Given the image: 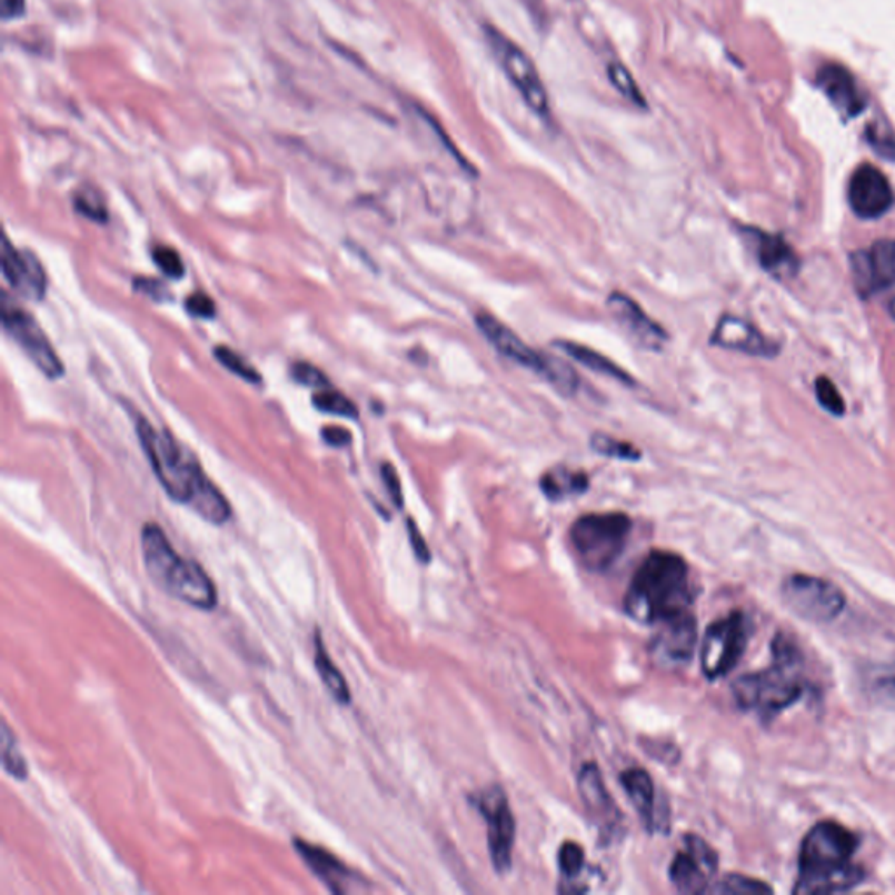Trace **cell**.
<instances>
[{"mask_svg": "<svg viewBox=\"0 0 895 895\" xmlns=\"http://www.w3.org/2000/svg\"><path fill=\"white\" fill-rule=\"evenodd\" d=\"M556 347L561 348L567 356L573 357L579 365L598 372V375L621 381V384H634V378H632L625 369L619 368L614 360L607 359L606 356H601L600 352L593 350V348L585 347V345L580 344H573V341H558Z\"/></svg>", "mask_w": 895, "mask_h": 895, "instance_id": "484cf974", "label": "cell"}, {"mask_svg": "<svg viewBox=\"0 0 895 895\" xmlns=\"http://www.w3.org/2000/svg\"><path fill=\"white\" fill-rule=\"evenodd\" d=\"M689 568L677 553L655 549L644 558L625 595V613L644 625H658L692 606Z\"/></svg>", "mask_w": 895, "mask_h": 895, "instance_id": "7a4b0ae2", "label": "cell"}, {"mask_svg": "<svg viewBox=\"0 0 895 895\" xmlns=\"http://www.w3.org/2000/svg\"><path fill=\"white\" fill-rule=\"evenodd\" d=\"M2 274L9 286L23 298L41 301L46 295V274L41 262L30 252H20L4 238L2 246Z\"/></svg>", "mask_w": 895, "mask_h": 895, "instance_id": "ffe728a7", "label": "cell"}, {"mask_svg": "<svg viewBox=\"0 0 895 895\" xmlns=\"http://www.w3.org/2000/svg\"><path fill=\"white\" fill-rule=\"evenodd\" d=\"M708 892L723 895H760L772 894L773 888L769 887L768 883L760 882V879L748 878V876L744 875H728L724 876Z\"/></svg>", "mask_w": 895, "mask_h": 895, "instance_id": "f1b7e54d", "label": "cell"}, {"mask_svg": "<svg viewBox=\"0 0 895 895\" xmlns=\"http://www.w3.org/2000/svg\"><path fill=\"white\" fill-rule=\"evenodd\" d=\"M314 406L322 414L340 415V417L347 418L359 417L357 406L338 390L322 389L320 392L314 394Z\"/></svg>", "mask_w": 895, "mask_h": 895, "instance_id": "4dcf8cb0", "label": "cell"}, {"mask_svg": "<svg viewBox=\"0 0 895 895\" xmlns=\"http://www.w3.org/2000/svg\"><path fill=\"white\" fill-rule=\"evenodd\" d=\"M381 478H384L385 488H387V491H389L390 499H392V503L396 504V507L401 509L402 504H405V499H402L401 481H399V476H397L394 466H390V464H384V467H381Z\"/></svg>", "mask_w": 895, "mask_h": 895, "instance_id": "ab89813d", "label": "cell"}, {"mask_svg": "<svg viewBox=\"0 0 895 895\" xmlns=\"http://www.w3.org/2000/svg\"><path fill=\"white\" fill-rule=\"evenodd\" d=\"M558 866H560L561 875L574 878L585 866V852L577 843L565 842L558 852Z\"/></svg>", "mask_w": 895, "mask_h": 895, "instance_id": "8d00e7d4", "label": "cell"}, {"mask_svg": "<svg viewBox=\"0 0 895 895\" xmlns=\"http://www.w3.org/2000/svg\"><path fill=\"white\" fill-rule=\"evenodd\" d=\"M320 436H322L324 441L328 442L329 446H336V448L350 445V441H352V434H350V430L338 426L326 427V429H322V434H320Z\"/></svg>", "mask_w": 895, "mask_h": 895, "instance_id": "b9f144b4", "label": "cell"}, {"mask_svg": "<svg viewBox=\"0 0 895 895\" xmlns=\"http://www.w3.org/2000/svg\"><path fill=\"white\" fill-rule=\"evenodd\" d=\"M27 13V0H2V18L14 20Z\"/></svg>", "mask_w": 895, "mask_h": 895, "instance_id": "ee69618b", "label": "cell"}, {"mask_svg": "<svg viewBox=\"0 0 895 895\" xmlns=\"http://www.w3.org/2000/svg\"><path fill=\"white\" fill-rule=\"evenodd\" d=\"M74 207L91 221L106 222L109 216L106 203L93 189H79L74 195Z\"/></svg>", "mask_w": 895, "mask_h": 895, "instance_id": "836d02e7", "label": "cell"}, {"mask_svg": "<svg viewBox=\"0 0 895 895\" xmlns=\"http://www.w3.org/2000/svg\"><path fill=\"white\" fill-rule=\"evenodd\" d=\"M292 378L298 384L307 385V387H319V389H329V378L320 371L316 366L308 365V362H296L292 366Z\"/></svg>", "mask_w": 895, "mask_h": 895, "instance_id": "74e56055", "label": "cell"}, {"mask_svg": "<svg viewBox=\"0 0 895 895\" xmlns=\"http://www.w3.org/2000/svg\"><path fill=\"white\" fill-rule=\"evenodd\" d=\"M894 191L887 177L873 165H861L848 185V201L861 219H878L894 205Z\"/></svg>", "mask_w": 895, "mask_h": 895, "instance_id": "e0dca14e", "label": "cell"}, {"mask_svg": "<svg viewBox=\"0 0 895 895\" xmlns=\"http://www.w3.org/2000/svg\"><path fill=\"white\" fill-rule=\"evenodd\" d=\"M607 308L613 314L614 319L618 320L619 326L637 341L638 345L659 350L667 341V332L656 320L650 319L640 305L635 304L630 296L623 292H613L607 298Z\"/></svg>", "mask_w": 895, "mask_h": 895, "instance_id": "d6986e66", "label": "cell"}, {"mask_svg": "<svg viewBox=\"0 0 895 895\" xmlns=\"http://www.w3.org/2000/svg\"><path fill=\"white\" fill-rule=\"evenodd\" d=\"M748 643V621L742 613H732L708 626L702 643V670L708 680L723 679L740 663Z\"/></svg>", "mask_w": 895, "mask_h": 895, "instance_id": "30bf717a", "label": "cell"}, {"mask_svg": "<svg viewBox=\"0 0 895 895\" xmlns=\"http://www.w3.org/2000/svg\"><path fill=\"white\" fill-rule=\"evenodd\" d=\"M607 78H609L614 90L618 91L623 99L630 100L635 106L646 107L643 91H640L637 82H635L630 70L626 69L621 62H613L607 67Z\"/></svg>", "mask_w": 895, "mask_h": 895, "instance_id": "f546056e", "label": "cell"}, {"mask_svg": "<svg viewBox=\"0 0 895 895\" xmlns=\"http://www.w3.org/2000/svg\"><path fill=\"white\" fill-rule=\"evenodd\" d=\"M619 780H621L626 796L640 815L644 826L647 829H655V784H653L649 773L643 768L626 769Z\"/></svg>", "mask_w": 895, "mask_h": 895, "instance_id": "cb8c5ba5", "label": "cell"}, {"mask_svg": "<svg viewBox=\"0 0 895 895\" xmlns=\"http://www.w3.org/2000/svg\"><path fill=\"white\" fill-rule=\"evenodd\" d=\"M756 247L757 261L768 274L775 277H790L799 268L796 252L780 235H769L760 229H747Z\"/></svg>", "mask_w": 895, "mask_h": 895, "instance_id": "603a6c76", "label": "cell"}, {"mask_svg": "<svg viewBox=\"0 0 895 895\" xmlns=\"http://www.w3.org/2000/svg\"><path fill=\"white\" fill-rule=\"evenodd\" d=\"M883 686H887L888 689H891L892 693H895V670L892 672L891 675H888V679H885V683H883Z\"/></svg>", "mask_w": 895, "mask_h": 895, "instance_id": "f6af8a7d", "label": "cell"}, {"mask_svg": "<svg viewBox=\"0 0 895 895\" xmlns=\"http://www.w3.org/2000/svg\"><path fill=\"white\" fill-rule=\"evenodd\" d=\"M2 326L33 365L38 366L39 371L44 372L51 380L63 377L66 371L63 362L54 352L38 320L33 319L29 311L13 304V299H9L8 295L2 299Z\"/></svg>", "mask_w": 895, "mask_h": 895, "instance_id": "8fae6325", "label": "cell"}, {"mask_svg": "<svg viewBox=\"0 0 895 895\" xmlns=\"http://www.w3.org/2000/svg\"><path fill=\"white\" fill-rule=\"evenodd\" d=\"M2 768L9 777L23 782L29 777V765L18 745L17 736L11 733L8 724L2 726Z\"/></svg>", "mask_w": 895, "mask_h": 895, "instance_id": "83f0119b", "label": "cell"}, {"mask_svg": "<svg viewBox=\"0 0 895 895\" xmlns=\"http://www.w3.org/2000/svg\"><path fill=\"white\" fill-rule=\"evenodd\" d=\"M478 808L488 826V852H490L494 869L504 875L513 866V848H515L516 822L506 793L490 787L478 797Z\"/></svg>", "mask_w": 895, "mask_h": 895, "instance_id": "7c38bea8", "label": "cell"}, {"mask_svg": "<svg viewBox=\"0 0 895 895\" xmlns=\"http://www.w3.org/2000/svg\"><path fill=\"white\" fill-rule=\"evenodd\" d=\"M782 597L790 610L812 623H831L846 606L842 588L817 576L793 574L782 583Z\"/></svg>", "mask_w": 895, "mask_h": 895, "instance_id": "9c48e42d", "label": "cell"}, {"mask_svg": "<svg viewBox=\"0 0 895 895\" xmlns=\"http://www.w3.org/2000/svg\"><path fill=\"white\" fill-rule=\"evenodd\" d=\"M802 653L789 638L778 635L773 643V665L744 675L733 684L736 704L760 719H775L793 707L805 693Z\"/></svg>", "mask_w": 895, "mask_h": 895, "instance_id": "3957f363", "label": "cell"}, {"mask_svg": "<svg viewBox=\"0 0 895 895\" xmlns=\"http://www.w3.org/2000/svg\"><path fill=\"white\" fill-rule=\"evenodd\" d=\"M589 487V478L585 470L570 467H555L544 473L540 478V490L551 500H564L568 497L585 494Z\"/></svg>", "mask_w": 895, "mask_h": 895, "instance_id": "d4e9b609", "label": "cell"}, {"mask_svg": "<svg viewBox=\"0 0 895 895\" xmlns=\"http://www.w3.org/2000/svg\"><path fill=\"white\" fill-rule=\"evenodd\" d=\"M815 394H817L818 402H821L827 411L842 417L845 414V401H843L842 394L836 389V385L827 377L817 378L815 381Z\"/></svg>", "mask_w": 895, "mask_h": 895, "instance_id": "e575fe53", "label": "cell"}, {"mask_svg": "<svg viewBox=\"0 0 895 895\" xmlns=\"http://www.w3.org/2000/svg\"><path fill=\"white\" fill-rule=\"evenodd\" d=\"M719 867L716 851L696 834H687L683 851L675 854L670 864L672 883L683 894H705Z\"/></svg>", "mask_w": 895, "mask_h": 895, "instance_id": "4fadbf2b", "label": "cell"}, {"mask_svg": "<svg viewBox=\"0 0 895 895\" xmlns=\"http://www.w3.org/2000/svg\"><path fill=\"white\" fill-rule=\"evenodd\" d=\"M891 316H892V319H894V320H895V298H894V299H892V304H891Z\"/></svg>", "mask_w": 895, "mask_h": 895, "instance_id": "bcb514c9", "label": "cell"}, {"mask_svg": "<svg viewBox=\"0 0 895 895\" xmlns=\"http://www.w3.org/2000/svg\"><path fill=\"white\" fill-rule=\"evenodd\" d=\"M476 324L481 335L490 341L491 347L506 357L513 360L521 368L530 369L536 372L544 380H548L555 389L560 390L565 396H574L579 389V377L570 366L565 365L561 360L555 357L546 356L539 352L536 348L525 344L516 332L504 326L500 320L491 317L490 314H478Z\"/></svg>", "mask_w": 895, "mask_h": 895, "instance_id": "52a82bcc", "label": "cell"}, {"mask_svg": "<svg viewBox=\"0 0 895 895\" xmlns=\"http://www.w3.org/2000/svg\"><path fill=\"white\" fill-rule=\"evenodd\" d=\"M630 516L593 513L580 516L570 528V543L586 568L606 573L618 560L632 534Z\"/></svg>", "mask_w": 895, "mask_h": 895, "instance_id": "8992f818", "label": "cell"}, {"mask_svg": "<svg viewBox=\"0 0 895 895\" xmlns=\"http://www.w3.org/2000/svg\"><path fill=\"white\" fill-rule=\"evenodd\" d=\"M140 543L143 565L158 588L195 609H216L217 588L212 577L197 561L182 558L160 525H143Z\"/></svg>", "mask_w": 895, "mask_h": 895, "instance_id": "277c9868", "label": "cell"}, {"mask_svg": "<svg viewBox=\"0 0 895 895\" xmlns=\"http://www.w3.org/2000/svg\"><path fill=\"white\" fill-rule=\"evenodd\" d=\"M818 87L829 97L831 102L846 116H858L863 112V95L858 91L854 78L845 67L827 63L818 72Z\"/></svg>", "mask_w": 895, "mask_h": 895, "instance_id": "7402d4cb", "label": "cell"}, {"mask_svg": "<svg viewBox=\"0 0 895 895\" xmlns=\"http://www.w3.org/2000/svg\"><path fill=\"white\" fill-rule=\"evenodd\" d=\"M579 794L583 805L591 815L593 822L600 827L604 833H618L621 827V814L618 806L614 803L613 796L607 793L606 784L601 778L600 769L595 763H586L579 772Z\"/></svg>", "mask_w": 895, "mask_h": 895, "instance_id": "ac0fdd59", "label": "cell"}, {"mask_svg": "<svg viewBox=\"0 0 895 895\" xmlns=\"http://www.w3.org/2000/svg\"><path fill=\"white\" fill-rule=\"evenodd\" d=\"M136 289L142 290L143 295H149L155 299H163L167 296L163 284L152 280V278H137Z\"/></svg>", "mask_w": 895, "mask_h": 895, "instance_id": "7bdbcfd3", "label": "cell"}, {"mask_svg": "<svg viewBox=\"0 0 895 895\" xmlns=\"http://www.w3.org/2000/svg\"><path fill=\"white\" fill-rule=\"evenodd\" d=\"M316 668L319 672L320 680L328 689L329 695L340 705H348L352 702V693L348 689L347 680L340 668L336 667L329 656L328 649L324 646L322 635L316 634Z\"/></svg>", "mask_w": 895, "mask_h": 895, "instance_id": "4316f807", "label": "cell"}, {"mask_svg": "<svg viewBox=\"0 0 895 895\" xmlns=\"http://www.w3.org/2000/svg\"><path fill=\"white\" fill-rule=\"evenodd\" d=\"M408 534L409 540H411V548H414L418 560H420L421 564H429V546H427L426 539L421 537L420 530H418L417 524H415L414 519H408Z\"/></svg>", "mask_w": 895, "mask_h": 895, "instance_id": "60d3db41", "label": "cell"}, {"mask_svg": "<svg viewBox=\"0 0 895 895\" xmlns=\"http://www.w3.org/2000/svg\"><path fill=\"white\" fill-rule=\"evenodd\" d=\"M710 341L716 347L728 348V350L748 354V356L773 357L778 352L777 345L760 335L753 324L733 316H724L719 320Z\"/></svg>", "mask_w": 895, "mask_h": 895, "instance_id": "44dd1931", "label": "cell"}, {"mask_svg": "<svg viewBox=\"0 0 895 895\" xmlns=\"http://www.w3.org/2000/svg\"><path fill=\"white\" fill-rule=\"evenodd\" d=\"M591 448L604 457L619 458V460H638L640 451L632 442L621 441L607 434H595L591 438Z\"/></svg>", "mask_w": 895, "mask_h": 895, "instance_id": "1f68e13d", "label": "cell"}, {"mask_svg": "<svg viewBox=\"0 0 895 895\" xmlns=\"http://www.w3.org/2000/svg\"><path fill=\"white\" fill-rule=\"evenodd\" d=\"M858 839L838 822H818L799 848L796 894H839L861 885L864 871L854 864Z\"/></svg>", "mask_w": 895, "mask_h": 895, "instance_id": "6da1fadb", "label": "cell"}, {"mask_svg": "<svg viewBox=\"0 0 895 895\" xmlns=\"http://www.w3.org/2000/svg\"><path fill=\"white\" fill-rule=\"evenodd\" d=\"M485 33H487L488 46L494 51L506 78L521 95V99L530 107L531 112H536L540 118H546L549 115V95L534 60L499 29L488 27Z\"/></svg>", "mask_w": 895, "mask_h": 895, "instance_id": "ba28073f", "label": "cell"}, {"mask_svg": "<svg viewBox=\"0 0 895 895\" xmlns=\"http://www.w3.org/2000/svg\"><path fill=\"white\" fill-rule=\"evenodd\" d=\"M213 356L225 368L240 377L241 380L249 381V384H261V375L256 371V368H252L243 357L238 356L231 348L225 347V345L216 347L213 348Z\"/></svg>", "mask_w": 895, "mask_h": 895, "instance_id": "d6a6232c", "label": "cell"}, {"mask_svg": "<svg viewBox=\"0 0 895 895\" xmlns=\"http://www.w3.org/2000/svg\"><path fill=\"white\" fill-rule=\"evenodd\" d=\"M152 259H155L156 266H158L168 278L179 280V278L185 277V262H182L179 252L172 249V247H155V250H152Z\"/></svg>", "mask_w": 895, "mask_h": 895, "instance_id": "d590c367", "label": "cell"}, {"mask_svg": "<svg viewBox=\"0 0 895 895\" xmlns=\"http://www.w3.org/2000/svg\"><path fill=\"white\" fill-rule=\"evenodd\" d=\"M698 640V623L689 609L658 623L650 638V656L663 668L683 667L692 662Z\"/></svg>", "mask_w": 895, "mask_h": 895, "instance_id": "5bb4252c", "label": "cell"}, {"mask_svg": "<svg viewBox=\"0 0 895 895\" xmlns=\"http://www.w3.org/2000/svg\"><path fill=\"white\" fill-rule=\"evenodd\" d=\"M855 289L863 298L895 286V240L875 241L869 249L852 253Z\"/></svg>", "mask_w": 895, "mask_h": 895, "instance_id": "9a60e30c", "label": "cell"}, {"mask_svg": "<svg viewBox=\"0 0 895 895\" xmlns=\"http://www.w3.org/2000/svg\"><path fill=\"white\" fill-rule=\"evenodd\" d=\"M292 846H295L299 857L304 858L308 869L332 894H354V892H365L368 888L365 879L360 878L356 871L345 866L340 858L322 848V846L311 845V843L301 838L292 839Z\"/></svg>", "mask_w": 895, "mask_h": 895, "instance_id": "2e32d148", "label": "cell"}, {"mask_svg": "<svg viewBox=\"0 0 895 895\" xmlns=\"http://www.w3.org/2000/svg\"><path fill=\"white\" fill-rule=\"evenodd\" d=\"M140 445L148 455L156 478L170 499L191 506L198 483L205 473L192 458L182 454V448L168 432H158L146 418L137 420Z\"/></svg>", "mask_w": 895, "mask_h": 895, "instance_id": "5b68a950", "label": "cell"}, {"mask_svg": "<svg viewBox=\"0 0 895 895\" xmlns=\"http://www.w3.org/2000/svg\"><path fill=\"white\" fill-rule=\"evenodd\" d=\"M186 310L192 317H200V319H212L216 316V304L210 296L205 292H192L186 299Z\"/></svg>", "mask_w": 895, "mask_h": 895, "instance_id": "f35d334b", "label": "cell"}]
</instances>
